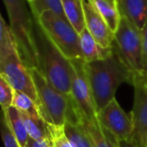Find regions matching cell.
I'll use <instances>...</instances> for the list:
<instances>
[{
  "mask_svg": "<svg viewBox=\"0 0 147 147\" xmlns=\"http://www.w3.org/2000/svg\"><path fill=\"white\" fill-rule=\"evenodd\" d=\"M29 72L36 90L37 107L41 117L48 125L63 127L71 97L57 90L37 68H30Z\"/></svg>",
  "mask_w": 147,
  "mask_h": 147,
  "instance_id": "cell-4",
  "label": "cell"
},
{
  "mask_svg": "<svg viewBox=\"0 0 147 147\" xmlns=\"http://www.w3.org/2000/svg\"><path fill=\"white\" fill-rule=\"evenodd\" d=\"M88 1L92 4L99 15L104 19L110 29L115 33L121 19V15L116 4H113L106 0H88Z\"/></svg>",
  "mask_w": 147,
  "mask_h": 147,
  "instance_id": "cell-17",
  "label": "cell"
},
{
  "mask_svg": "<svg viewBox=\"0 0 147 147\" xmlns=\"http://www.w3.org/2000/svg\"><path fill=\"white\" fill-rule=\"evenodd\" d=\"M134 102L130 115L133 121V133L130 140L138 147L147 145V75L135 74L132 82Z\"/></svg>",
  "mask_w": 147,
  "mask_h": 147,
  "instance_id": "cell-9",
  "label": "cell"
},
{
  "mask_svg": "<svg viewBox=\"0 0 147 147\" xmlns=\"http://www.w3.org/2000/svg\"><path fill=\"white\" fill-rule=\"evenodd\" d=\"M33 1V0H28V2H29V3H30V2H32Z\"/></svg>",
  "mask_w": 147,
  "mask_h": 147,
  "instance_id": "cell-31",
  "label": "cell"
},
{
  "mask_svg": "<svg viewBox=\"0 0 147 147\" xmlns=\"http://www.w3.org/2000/svg\"><path fill=\"white\" fill-rule=\"evenodd\" d=\"M14 91L9 82L0 74V106L2 110H6L12 106Z\"/></svg>",
  "mask_w": 147,
  "mask_h": 147,
  "instance_id": "cell-23",
  "label": "cell"
},
{
  "mask_svg": "<svg viewBox=\"0 0 147 147\" xmlns=\"http://www.w3.org/2000/svg\"><path fill=\"white\" fill-rule=\"evenodd\" d=\"M72 80L71 97L80 116L93 119L97 117V109L93 99L91 85L86 72V62L83 58L71 59Z\"/></svg>",
  "mask_w": 147,
  "mask_h": 147,
  "instance_id": "cell-7",
  "label": "cell"
},
{
  "mask_svg": "<svg viewBox=\"0 0 147 147\" xmlns=\"http://www.w3.org/2000/svg\"><path fill=\"white\" fill-rule=\"evenodd\" d=\"M2 111L4 112L6 122H7L10 130H11L12 134L17 140L18 144L20 145V147H25L28 139H29V135L27 133V130L25 128L20 112L13 106Z\"/></svg>",
  "mask_w": 147,
  "mask_h": 147,
  "instance_id": "cell-16",
  "label": "cell"
},
{
  "mask_svg": "<svg viewBox=\"0 0 147 147\" xmlns=\"http://www.w3.org/2000/svg\"><path fill=\"white\" fill-rule=\"evenodd\" d=\"M29 4L33 16L36 18H38L44 11H52L60 17L66 19L61 0H33Z\"/></svg>",
  "mask_w": 147,
  "mask_h": 147,
  "instance_id": "cell-21",
  "label": "cell"
},
{
  "mask_svg": "<svg viewBox=\"0 0 147 147\" xmlns=\"http://www.w3.org/2000/svg\"><path fill=\"white\" fill-rule=\"evenodd\" d=\"M146 147H147V145H146Z\"/></svg>",
  "mask_w": 147,
  "mask_h": 147,
  "instance_id": "cell-32",
  "label": "cell"
},
{
  "mask_svg": "<svg viewBox=\"0 0 147 147\" xmlns=\"http://www.w3.org/2000/svg\"><path fill=\"white\" fill-rule=\"evenodd\" d=\"M116 4L120 15L138 29L143 28L147 19V0H117Z\"/></svg>",
  "mask_w": 147,
  "mask_h": 147,
  "instance_id": "cell-13",
  "label": "cell"
},
{
  "mask_svg": "<svg viewBox=\"0 0 147 147\" xmlns=\"http://www.w3.org/2000/svg\"><path fill=\"white\" fill-rule=\"evenodd\" d=\"M50 140V139H49ZM47 140H43V141H37V140H34L32 138L29 137L27 143H26L25 147H44L45 143H46Z\"/></svg>",
  "mask_w": 147,
  "mask_h": 147,
  "instance_id": "cell-27",
  "label": "cell"
},
{
  "mask_svg": "<svg viewBox=\"0 0 147 147\" xmlns=\"http://www.w3.org/2000/svg\"><path fill=\"white\" fill-rule=\"evenodd\" d=\"M119 147H138V146L132 140L129 139V140H125V141H120Z\"/></svg>",
  "mask_w": 147,
  "mask_h": 147,
  "instance_id": "cell-28",
  "label": "cell"
},
{
  "mask_svg": "<svg viewBox=\"0 0 147 147\" xmlns=\"http://www.w3.org/2000/svg\"><path fill=\"white\" fill-rule=\"evenodd\" d=\"M106 1H108V2H111V3H113V4H116L117 0H106ZM116 5H117V4H116Z\"/></svg>",
  "mask_w": 147,
  "mask_h": 147,
  "instance_id": "cell-30",
  "label": "cell"
},
{
  "mask_svg": "<svg viewBox=\"0 0 147 147\" xmlns=\"http://www.w3.org/2000/svg\"><path fill=\"white\" fill-rule=\"evenodd\" d=\"M142 34V74L147 75V19L143 28L141 29Z\"/></svg>",
  "mask_w": 147,
  "mask_h": 147,
  "instance_id": "cell-26",
  "label": "cell"
},
{
  "mask_svg": "<svg viewBox=\"0 0 147 147\" xmlns=\"http://www.w3.org/2000/svg\"><path fill=\"white\" fill-rule=\"evenodd\" d=\"M9 18V27L13 35L16 49L20 58L30 68H36L33 24L35 17L31 11L28 0H3Z\"/></svg>",
  "mask_w": 147,
  "mask_h": 147,
  "instance_id": "cell-3",
  "label": "cell"
},
{
  "mask_svg": "<svg viewBox=\"0 0 147 147\" xmlns=\"http://www.w3.org/2000/svg\"><path fill=\"white\" fill-rule=\"evenodd\" d=\"M97 120L101 126L108 130L119 142L131 138L133 133L132 117L121 108L116 98L98 111Z\"/></svg>",
  "mask_w": 147,
  "mask_h": 147,
  "instance_id": "cell-10",
  "label": "cell"
},
{
  "mask_svg": "<svg viewBox=\"0 0 147 147\" xmlns=\"http://www.w3.org/2000/svg\"><path fill=\"white\" fill-rule=\"evenodd\" d=\"M0 132H1L2 141L4 143V147H20L16 138L12 134L4 115V112L1 110L0 112Z\"/></svg>",
  "mask_w": 147,
  "mask_h": 147,
  "instance_id": "cell-24",
  "label": "cell"
},
{
  "mask_svg": "<svg viewBox=\"0 0 147 147\" xmlns=\"http://www.w3.org/2000/svg\"><path fill=\"white\" fill-rule=\"evenodd\" d=\"M44 147H53V144H52V141H51V139L50 140H47L46 143H45V145H44Z\"/></svg>",
  "mask_w": 147,
  "mask_h": 147,
  "instance_id": "cell-29",
  "label": "cell"
},
{
  "mask_svg": "<svg viewBox=\"0 0 147 147\" xmlns=\"http://www.w3.org/2000/svg\"><path fill=\"white\" fill-rule=\"evenodd\" d=\"M12 106L15 107L19 112L24 113L27 116L35 118V119H43L39 113L38 107L35 104V102L24 93L14 91Z\"/></svg>",
  "mask_w": 147,
  "mask_h": 147,
  "instance_id": "cell-20",
  "label": "cell"
},
{
  "mask_svg": "<svg viewBox=\"0 0 147 147\" xmlns=\"http://www.w3.org/2000/svg\"><path fill=\"white\" fill-rule=\"evenodd\" d=\"M112 49L134 74L142 73L141 30L123 16L114 33Z\"/></svg>",
  "mask_w": 147,
  "mask_h": 147,
  "instance_id": "cell-6",
  "label": "cell"
},
{
  "mask_svg": "<svg viewBox=\"0 0 147 147\" xmlns=\"http://www.w3.org/2000/svg\"><path fill=\"white\" fill-rule=\"evenodd\" d=\"M49 131H50L53 147H73L64 134L63 127L59 128L49 125Z\"/></svg>",
  "mask_w": 147,
  "mask_h": 147,
  "instance_id": "cell-25",
  "label": "cell"
},
{
  "mask_svg": "<svg viewBox=\"0 0 147 147\" xmlns=\"http://www.w3.org/2000/svg\"><path fill=\"white\" fill-rule=\"evenodd\" d=\"M64 15L78 33L85 29L83 0H61Z\"/></svg>",
  "mask_w": 147,
  "mask_h": 147,
  "instance_id": "cell-15",
  "label": "cell"
},
{
  "mask_svg": "<svg viewBox=\"0 0 147 147\" xmlns=\"http://www.w3.org/2000/svg\"><path fill=\"white\" fill-rule=\"evenodd\" d=\"M86 72L97 113L115 98V93L122 83L132 85L135 75L114 51L105 59L86 62Z\"/></svg>",
  "mask_w": 147,
  "mask_h": 147,
  "instance_id": "cell-2",
  "label": "cell"
},
{
  "mask_svg": "<svg viewBox=\"0 0 147 147\" xmlns=\"http://www.w3.org/2000/svg\"><path fill=\"white\" fill-rule=\"evenodd\" d=\"M22 120L27 130V133L30 138L37 141H43V140L51 139L50 131H49V125L43 119H35L30 116H27L24 113H21Z\"/></svg>",
  "mask_w": 147,
  "mask_h": 147,
  "instance_id": "cell-19",
  "label": "cell"
},
{
  "mask_svg": "<svg viewBox=\"0 0 147 147\" xmlns=\"http://www.w3.org/2000/svg\"><path fill=\"white\" fill-rule=\"evenodd\" d=\"M78 122L88 134L93 147H119V141L108 130L101 126L97 117L88 119L80 116Z\"/></svg>",
  "mask_w": 147,
  "mask_h": 147,
  "instance_id": "cell-12",
  "label": "cell"
},
{
  "mask_svg": "<svg viewBox=\"0 0 147 147\" xmlns=\"http://www.w3.org/2000/svg\"><path fill=\"white\" fill-rule=\"evenodd\" d=\"M79 40L82 58L85 60V62H93L105 59L113 52V49H106L101 46L93 38L86 28L79 33Z\"/></svg>",
  "mask_w": 147,
  "mask_h": 147,
  "instance_id": "cell-14",
  "label": "cell"
},
{
  "mask_svg": "<svg viewBox=\"0 0 147 147\" xmlns=\"http://www.w3.org/2000/svg\"><path fill=\"white\" fill-rule=\"evenodd\" d=\"M0 74L9 82L15 91L24 93L37 105V95L29 69L18 54L17 49L0 60Z\"/></svg>",
  "mask_w": 147,
  "mask_h": 147,
  "instance_id": "cell-8",
  "label": "cell"
},
{
  "mask_svg": "<svg viewBox=\"0 0 147 147\" xmlns=\"http://www.w3.org/2000/svg\"><path fill=\"white\" fill-rule=\"evenodd\" d=\"M37 19L51 41L68 59L82 58L79 33L67 19L52 11H44Z\"/></svg>",
  "mask_w": 147,
  "mask_h": 147,
  "instance_id": "cell-5",
  "label": "cell"
},
{
  "mask_svg": "<svg viewBox=\"0 0 147 147\" xmlns=\"http://www.w3.org/2000/svg\"><path fill=\"white\" fill-rule=\"evenodd\" d=\"M33 44L36 68L57 90L71 97V61L51 41L36 17L33 24Z\"/></svg>",
  "mask_w": 147,
  "mask_h": 147,
  "instance_id": "cell-1",
  "label": "cell"
},
{
  "mask_svg": "<svg viewBox=\"0 0 147 147\" xmlns=\"http://www.w3.org/2000/svg\"><path fill=\"white\" fill-rule=\"evenodd\" d=\"M63 131L73 147H93L92 141L79 122L66 120Z\"/></svg>",
  "mask_w": 147,
  "mask_h": 147,
  "instance_id": "cell-18",
  "label": "cell"
},
{
  "mask_svg": "<svg viewBox=\"0 0 147 147\" xmlns=\"http://www.w3.org/2000/svg\"><path fill=\"white\" fill-rule=\"evenodd\" d=\"M16 49L13 35L0 13V60Z\"/></svg>",
  "mask_w": 147,
  "mask_h": 147,
  "instance_id": "cell-22",
  "label": "cell"
},
{
  "mask_svg": "<svg viewBox=\"0 0 147 147\" xmlns=\"http://www.w3.org/2000/svg\"><path fill=\"white\" fill-rule=\"evenodd\" d=\"M83 8L85 28L101 46L106 49H112L114 32L88 0H83Z\"/></svg>",
  "mask_w": 147,
  "mask_h": 147,
  "instance_id": "cell-11",
  "label": "cell"
}]
</instances>
